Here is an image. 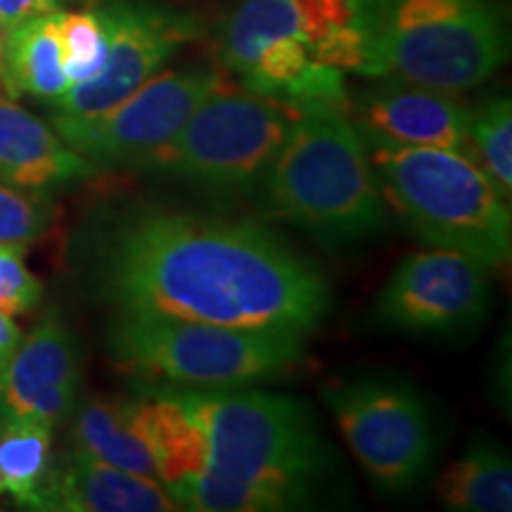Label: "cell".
<instances>
[{"instance_id":"obj_1","label":"cell","mask_w":512,"mask_h":512,"mask_svg":"<svg viewBox=\"0 0 512 512\" xmlns=\"http://www.w3.org/2000/svg\"><path fill=\"white\" fill-rule=\"evenodd\" d=\"M72 256L86 292L114 313L306 335L330 311L318 266L264 223L150 197L95 209Z\"/></svg>"},{"instance_id":"obj_2","label":"cell","mask_w":512,"mask_h":512,"mask_svg":"<svg viewBox=\"0 0 512 512\" xmlns=\"http://www.w3.org/2000/svg\"><path fill=\"white\" fill-rule=\"evenodd\" d=\"M174 389L209 439L183 510L283 512L328 501L337 453L309 403L264 389Z\"/></svg>"},{"instance_id":"obj_3","label":"cell","mask_w":512,"mask_h":512,"mask_svg":"<svg viewBox=\"0 0 512 512\" xmlns=\"http://www.w3.org/2000/svg\"><path fill=\"white\" fill-rule=\"evenodd\" d=\"M268 219L325 247L366 242L387 226L370 150L347 105L302 107L259 190Z\"/></svg>"},{"instance_id":"obj_4","label":"cell","mask_w":512,"mask_h":512,"mask_svg":"<svg viewBox=\"0 0 512 512\" xmlns=\"http://www.w3.org/2000/svg\"><path fill=\"white\" fill-rule=\"evenodd\" d=\"M366 74L463 93L482 86L510 55L498 0H366Z\"/></svg>"},{"instance_id":"obj_5","label":"cell","mask_w":512,"mask_h":512,"mask_svg":"<svg viewBox=\"0 0 512 512\" xmlns=\"http://www.w3.org/2000/svg\"><path fill=\"white\" fill-rule=\"evenodd\" d=\"M366 147L382 197L413 235L489 268L508 264V200L472 159L434 147Z\"/></svg>"},{"instance_id":"obj_6","label":"cell","mask_w":512,"mask_h":512,"mask_svg":"<svg viewBox=\"0 0 512 512\" xmlns=\"http://www.w3.org/2000/svg\"><path fill=\"white\" fill-rule=\"evenodd\" d=\"M107 356L126 373L164 387L228 389L271 380L304 356V335L114 313Z\"/></svg>"},{"instance_id":"obj_7","label":"cell","mask_w":512,"mask_h":512,"mask_svg":"<svg viewBox=\"0 0 512 512\" xmlns=\"http://www.w3.org/2000/svg\"><path fill=\"white\" fill-rule=\"evenodd\" d=\"M299 107L266 95L221 86L164 145L133 169L174 178L221 202L259 195Z\"/></svg>"},{"instance_id":"obj_8","label":"cell","mask_w":512,"mask_h":512,"mask_svg":"<svg viewBox=\"0 0 512 512\" xmlns=\"http://www.w3.org/2000/svg\"><path fill=\"white\" fill-rule=\"evenodd\" d=\"M323 401L358 463L384 494L418 486L437 456V425L418 387L389 373L337 377Z\"/></svg>"},{"instance_id":"obj_9","label":"cell","mask_w":512,"mask_h":512,"mask_svg":"<svg viewBox=\"0 0 512 512\" xmlns=\"http://www.w3.org/2000/svg\"><path fill=\"white\" fill-rule=\"evenodd\" d=\"M110 36L107 60L91 81L69 86L50 102L55 133L88 124L162 72L178 50L202 36L200 19L150 0H98Z\"/></svg>"},{"instance_id":"obj_10","label":"cell","mask_w":512,"mask_h":512,"mask_svg":"<svg viewBox=\"0 0 512 512\" xmlns=\"http://www.w3.org/2000/svg\"><path fill=\"white\" fill-rule=\"evenodd\" d=\"M221 86H226L221 67L157 72L110 112L57 136L95 169H133L176 136L190 114Z\"/></svg>"},{"instance_id":"obj_11","label":"cell","mask_w":512,"mask_h":512,"mask_svg":"<svg viewBox=\"0 0 512 512\" xmlns=\"http://www.w3.org/2000/svg\"><path fill=\"white\" fill-rule=\"evenodd\" d=\"M489 306V266L451 249H434L401 261L382 287L375 313L389 330L448 337L482 325Z\"/></svg>"},{"instance_id":"obj_12","label":"cell","mask_w":512,"mask_h":512,"mask_svg":"<svg viewBox=\"0 0 512 512\" xmlns=\"http://www.w3.org/2000/svg\"><path fill=\"white\" fill-rule=\"evenodd\" d=\"M375 79L358 93L349 110L366 145L434 147L475 162L470 140L472 110L458 100V93L420 86L399 76Z\"/></svg>"},{"instance_id":"obj_13","label":"cell","mask_w":512,"mask_h":512,"mask_svg":"<svg viewBox=\"0 0 512 512\" xmlns=\"http://www.w3.org/2000/svg\"><path fill=\"white\" fill-rule=\"evenodd\" d=\"M81 380L79 342L53 311L12 351L3 370L0 408L55 430L74 413L81 399Z\"/></svg>"},{"instance_id":"obj_14","label":"cell","mask_w":512,"mask_h":512,"mask_svg":"<svg viewBox=\"0 0 512 512\" xmlns=\"http://www.w3.org/2000/svg\"><path fill=\"white\" fill-rule=\"evenodd\" d=\"M36 510L176 512L181 505L157 479L131 475L72 448L50 465Z\"/></svg>"},{"instance_id":"obj_15","label":"cell","mask_w":512,"mask_h":512,"mask_svg":"<svg viewBox=\"0 0 512 512\" xmlns=\"http://www.w3.org/2000/svg\"><path fill=\"white\" fill-rule=\"evenodd\" d=\"M133 425L150 451L159 484L181 505L190 486L209 467L207 432L178 399L174 389L147 384L131 396Z\"/></svg>"},{"instance_id":"obj_16","label":"cell","mask_w":512,"mask_h":512,"mask_svg":"<svg viewBox=\"0 0 512 512\" xmlns=\"http://www.w3.org/2000/svg\"><path fill=\"white\" fill-rule=\"evenodd\" d=\"M95 166L64 145L55 128L0 88V181L24 190H53L93 176Z\"/></svg>"},{"instance_id":"obj_17","label":"cell","mask_w":512,"mask_h":512,"mask_svg":"<svg viewBox=\"0 0 512 512\" xmlns=\"http://www.w3.org/2000/svg\"><path fill=\"white\" fill-rule=\"evenodd\" d=\"M240 79L245 91L283 100L299 110L316 102L349 105L342 72L313 60L302 36L275 38Z\"/></svg>"},{"instance_id":"obj_18","label":"cell","mask_w":512,"mask_h":512,"mask_svg":"<svg viewBox=\"0 0 512 512\" xmlns=\"http://www.w3.org/2000/svg\"><path fill=\"white\" fill-rule=\"evenodd\" d=\"M69 418L74 448L131 475L157 479L150 451L133 425L131 396L79 399Z\"/></svg>"},{"instance_id":"obj_19","label":"cell","mask_w":512,"mask_h":512,"mask_svg":"<svg viewBox=\"0 0 512 512\" xmlns=\"http://www.w3.org/2000/svg\"><path fill=\"white\" fill-rule=\"evenodd\" d=\"M3 91L53 102L69 91L64 74L57 12L10 27L3 64Z\"/></svg>"},{"instance_id":"obj_20","label":"cell","mask_w":512,"mask_h":512,"mask_svg":"<svg viewBox=\"0 0 512 512\" xmlns=\"http://www.w3.org/2000/svg\"><path fill=\"white\" fill-rule=\"evenodd\" d=\"M437 496L448 510L508 512L512 508V463L494 441H475L441 472Z\"/></svg>"},{"instance_id":"obj_21","label":"cell","mask_w":512,"mask_h":512,"mask_svg":"<svg viewBox=\"0 0 512 512\" xmlns=\"http://www.w3.org/2000/svg\"><path fill=\"white\" fill-rule=\"evenodd\" d=\"M53 465V427L0 408V496L36 510Z\"/></svg>"},{"instance_id":"obj_22","label":"cell","mask_w":512,"mask_h":512,"mask_svg":"<svg viewBox=\"0 0 512 512\" xmlns=\"http://www.w3.org/2000/svg\"><path fill=\"white\" fill-rule=\"evenodd\" d=\"M283 36H299V22L290 0H242L223 24L221 69L242 76L268 43Z\"/></svg>"},{"instance_id":"obj_23","label":"cell","mask_w":512,"mask_h":512,"mask_svg":"<svg viewBox=\"0 0 512 512\" xmlns=\"http://www.w3.org/2000/svg\"><path fill=\"white\" fill-rule=\"evenodd\" d=\"M475 162L505 200L512 195V105L508 95H491L470 112Z\"/></svg>"},{"instance_id":"obj_24","label":"cell","mask_w":512,"mask_h":512,"mask_svg":"<svg viewBox=\"0 0 512 512\" xmlns=\"http://www.w3.org/2000/svg\"><path fill=\"white\" fill-rule=\"evenodd\" d=\"M57 34H60L62 64L69 86L91 81L100 74L107 60L110 36L95 5L88 10L57 12Z\"/></svg>"},{"instance_id":"obj_25","label":"cell","mask_w":512,"mask_h":512,"mask_svg":"<svg viewBox=\"0 0 512 512\" xmlns=\"http://www.w3.org/2000/svg\"><path fill=\"white\" fill-rule=\"evenodd\" d=\"M55 221V204L43 190H24L0 181V245L38 242Z\"/></svg>"},{"instance_id":"obj_26","label":"cell","mask_w":512,"mask_h":512,"mask_svg":"<svg viewBox=\"0 0 512 512\" xmlns=\"http://www.w3.org/2000/svg\"><path fill=\"white\" fill-rule=\"evenodd\" d=\"M22 245H0V311L22 316L36 309L43 297V285L24 264Z\"/></svg>"},{"instance_id":"obj_27","label":"cell","mask_w":512,"mask_h":512,"mask_svg":"<svg viewBox=\"0 0 512 512\" xmlns=\"http://www.w3.org/2000/svg\"><path fill=\"white\" fill-rule=\"evenodd\" d=\"M299 22V36L309 46L325 34L349 24H363L366 0H290Z\"/></svg>"},{"instance_id":"obj_28","label":"cell","mask_w":512,"mask_h":512,"mask_svg":"<svg viewBox=\"0 0 512 512\" xmlns=\"http://www.w3.org/2000/svg\"><path fill=\"white\" fill-rule=\"evenodd\" d=\"M311 55L320 64H328L339 72L366 74L368 64V34L366 24H349L325 34L313 43Z\"/></svg>"},{"instance_id":"obj_29","label":"cell","mask_w":512,"mask_h":512,"mask_svg":"<svg viewBox=\"0 0 512 512\" xmlns=\"http://www.w3.org/2000/svg\"><path fill=\"white\" fill-rule=\"evenodd\" d=\"M64 5H67V0H0V19L8 27H15L27 19L60 12Z\"/></svg>"},{"instance_id":"obj_30","label":"cell","mask_w":512,"mask_h":512,"mask_svg":"<svg viewBox=\"0 0 512 512\" xmlns=\"http://www.w3.org/2000/svg\"><path fill=\"white\" fill-rule=\"evenodd\" d=\"M19 339H22V330L17 328L12 316L0 311V377H3V370L8 366L12 351L17 349Z\"/></svg>"},{"instance_id":"obj_31","label":"cell","mask_w":512,"mask_h":512,"mask_svg":"<svg viewBox=\"0 0 512 512\" xmlns=\"http://www.w3.org/2000/svg\"><path fill=\"white\" fill-rule=\"evenodd\" d=\"M10 27L0 19V88H3V64H5V46H8Z\"/></svg>"},{"instance_id":"obj_32","label":"cell","mask_w":512,"mask_h":512,"mask_svg":"<svg viewBox=\"0 0 512 512\" xmlns=\"http://www.w3.org/2000/svg\"><path fill=\"white\" fill-rule=\"evenodd\" d=\"M0 396H3V377H0Z\"/></svg>"}]
</instances>
